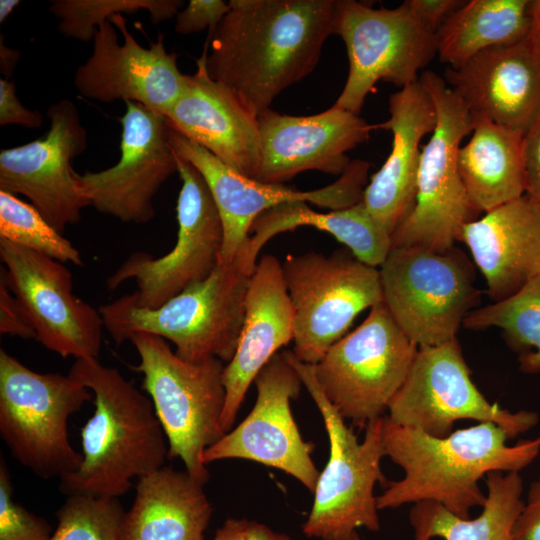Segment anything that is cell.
<instances>
[{
  "label": "cell",
  "instance_id": "cell-44",
  "mask_svg": "<svg viewBox=\"0 0 540 540\" xmlns=\"http://www.w3.org/2000/svg\"><path fill=\"white\" fill-rule=\"evenodd\" d=\"M247 519L229 518L217 530L212 540H245Z\"/></svg>",
  "mask_w": 540,
  "mask_h": 540
},
{
  "label": "cell",
  "instance_id": "cell-42",
  "mask_svg": "<svg viewBox=\"0 0 540 540\" xmlns=\"http://www.w3.org/2000/svg\"><path fill=\"white\" fill-rule=\"evenodd\" d=\"M515 540H540V470L531 482L514 527Z\"/></svg>",
  "mask_w": 540,
  "mask_h": 540
},
{
  "label": "cell",
  "instance_id": "cell-43",
  "mask_svg": "<svg viewBox=\"0 0 540 540\" xmlns=\"http://www.w3.org/2000/svg\"><path fill=\"white\" fill-rule=\"evenodd\" d=\"M530 27L525 43L540 58V0H530Z\"/></svg>",
  "mask_w": 540,
  "mask_h": 540
},
{
  "label": "cell",
  "instance_id": "cell-12",
  "mask_svg": "<svg viewBox=\"0 0 540 540\" xmlns=\"http://www.w3.org/2000/svg\"><path fill=\"white\" fill-rule=\"evenodd\" d=\"M334 34L345 43L349 69L333 104L359 115L378 81L404 88L437 54L436 35L427 31L405 2L375 9L355 0H336Z\"/></svg>",
  "mask_w": 540,
  "mask_h": 540
},
{
  "label": "cell",
  "instance_id": "cell-3",
  "mask_svg": "<svg viewBox=\"0 0 540 540\" xmlns=\"http://www.w3.org/2000/svg\"><path fill=\"white\" fill-rule=\"evenodd\" d=\"M69 373L92 392L95 410L81 429L82 463L59 488L66 496L119 498L133 479L165 466L164 431L150 398L117 368L80 358Z\"/></svg>",
  "mask_w": 540,
  "mask_h": 540
},
{
  "label": "cell",
  "instance_id": "cell-10",
  "mask_svg": "<svg viewBox=\"0 0 540 540\" xmlns=\"http://www.w3.org/2000/svg\"><path fill=\"white\" fill-rule=\"evenodd\" d=\"M282 272L294 316L292 353L304 363L315 365L362 311L382 302L379 268L346 247L328 256L289 254Z\"/></svg>",
  "mask_w": 540,
  "mask_h": 540
},
{
  "label": "cell",
  "instance_id": "cell-8",
  "mask_svg": "<svg viewBox=\"0 0 540 540\" xmlns=\"http://www.w3.org/2000/svg\"><path fill=\"white\" fill-rule=\"evenodd\" d=\"M92 397L71 373H40L0 349V435L12 456L42 479L62 478L82 463L68 420Z\"/></svg>",
  "mask_w": 540,
  "mask_h": 540
},
{
  "label": "cell",
  "instance_id": "cell-5",
  "mask_svg": "<svg viewBox=\"0 0 540 540\" xmlns=\"http://www.w3.org/2000/svg\"><path fill=\"white\" fill-rule=\"evenodd\" d=\"M285 352L316 404L329 440V459L319 473L303 533L322 540H361L356 529H380L374 488L377 483L386 486L389 482L381 469L385 457L383 417L365 426L364 439L360 442L322 392L314 365L300 361L292 351Z\"/></svg>",
  "mask_w": 540,
  "mask_h": 540
},
{
  "label": "cell",
  "instance_id": "cell-33",
  "mask_svg": "<svg viewBox=\"0 0 540 540\" xmlns=\"http://www.w3.org/2000/svg\"><path fill=\"white\" fill-rule=\"evenodd\" d=\"M182 0H53L50 13L59 20L58 31L66 38L90 42L99 25L117 14L149 12L154 24L176 16Z\"/></svg>",
  "mask_w": 540,
  "mask_h": 540
},
{
  "label": "cell",
  "instance_id": "cell-9",
  "mask_svg": "<svg viewBox=\"0 0 540 540\" xmlns=\"http://www.w3.org/2000/svg\"><path fill=\"white\" fill-rule=\"evenodd\" d=\"M379 273L383 304L418 347L456 339L465 317L480 303L473 263L456 246L442 252L391 248Z\"/></svg>",
  "mask_w": 540,
  "mask_h": 540
},
{
  "label": "cell",
  "instance_id": "cell-47",
  "mask_svg": "<svg viewBox=\"0 0 540 540\" xmlns=\"http://www.w3.org/2000/svg\"><path fill=\"white\" fill-rule=\"evenodd\" d=\"M20 3L19 0H0V23L5 22Z\"/></svg>",
  "mask_w": 540,
  "mask_h": 540
},
{
  "label": "cell",
  "instance_id": "cell-24",
  "mask_svg": "<svg viewBox=\"0 0 540 540\" xmlns=\"http://www.w3.org/2000/svg\"><path fill=\"white\" fill-rule=\"evenodd\" d=\"M443 78L473 116L524 134L540 114V58L525 41L485 50Z\"/></svg>",
  "mask_w": 540,
  "mask_h": 540
},
{
  "label": "cell",
  "instance_id": "cell-30",
  "mask_svg": "<svg viewBox=\"0 0 540 540\" xmlns=\"http://www.w3.org/2000/svg\"><path fill=\"white\" fill-rule=\"evenodd\" d=\"M486 500L474 519L461 518L435 501H420L410 509L414 540H515L514 527L523 506L519 472L492 471L485 475Z\"/></svg>",
  "mask_w": 540,
  "mask_h": 540
},
{
  "label": "cell",
  "instance_id": "cell-4",
  "mask_svg": "<svg viewBox=\"0 0 540 540\" xmlns=\"http://www.w3.org/2000/svg\"><path fill=\"white\" fill-rule=\"evenodd\" d=\"M251 275L236 261L219 263L206 279L158 308L140 307L127 294L98 311L117 344L146 332L173 343L175 353L184 360L217 358L228 363L240 338Z\"/></svg>",
  "mask_w": 540,
  "mask_h": 540
},
{
  "label": "cell",
  "instance_id": "cell-23",
  "mask_svg": "<svg viewBox=\"0 0 540 540\" xmlns=\"http://www.w3.org/2000/svg\"><path fill=\"white\" fill-rule=\"evenodd\" d=\"M293 336V308L282 263L273 255H263L250 277L237 348L223 370L226 400L221 426L225 433L233 428L257 374L282 347L293 341Z\"/></svg>",
  "mask_w": 540,
  "mask_h": 540
},
{
  "label": "cell",
  "instance_id": "cell-19",
  "mask_svg": "<svg viewBox=\"0 0 540 540\" xmlns=\"http://www.w3.org/2000/svg\"><path fill=\"white\" fill-rule=\"evenodd\" d=\"M92 53L73 77L78 94L102 103L135 102L165 115L181 96L187 75L168 52L159 34L149 48L129 32L123 14L114 15L95 31Z\"/></svg>",
  "mask_w": 540,
  "mask_h": 540
},
{
  "label": "cell",
  "instance_id": "cell-11",
  "mask_svg": "<svg viewBox=\"0 0 540 540\" xmlns=\"http://www.w3.org/2000/svg\"><path fill=\"white\" fill-rule=\"evenodd\" d=\"M383 302L314 365L317 382L344 419L360 428L383 417L417 354Z\"/></svg>",
  "mask_w": 540,
  "mask_h": 540
},
{
  "label": "cell",
  "instance_id": "cell-6",
  "mask_svg": "<svg viewBox=\"0 0 540 540\" xmlns=\"http://www.w3.org/2000/svg\"><path fill=\"white\" fill-rule=\"evenodd\" d=\"M129 341L139 356L135 370L143 374L142 387L167 439L168 457L181 459L185 470L205 484L204 452L225 435L223 361L184 360L167 340L146 332L134 333Z\"/></svg>",
  "mask_w": 540,
  "mask_h": 540
},
{
  "label": "cell",
  "instance_id": "cell-27",
  "mask_svg": "<svg viewBox=\"0 0 540 540\" xmlns=\"http://www.w3.org/2000/svg\"><path fill=\"white\" fill-rule=\"evenodd\" d=\"M122 540H204L213 510L204 484L168 466L137 480Z\"/></svg>",
  "mask_w": 540,
  "mask_h": 540
},
{
  "label": "cell",
  "instance_id": "cell-22",
  "mask_svg": "<svg viewBox=\"0 0 540 540\" xmlns=\"http://www.w3.org/2000/svg\"><path fill=\"white\" fill-rule=\"evenodd\" d=\"M207 50L206 41L196 72L187 75L181 96L164 116L172 129L232 170L256 180L261 161L258 116L230 88L209 76Z\"/></svg>",
  "mask_w": 540,
  "mask_h": 540
},
{
  "label": "cell",
  "instance_id": "cell-14",
  "mask_svg": "<svg viewBox=\"0 0 540 540\" xmlns=\"http://www.w3.org/2000/svg\"><path fill=\"white\" fill-rule=\"evenodd\" d=\"M175 153V152H174ZM176 155V154H175ZM181 188L177 198V240L161 257L134 252L107 278L109 289L135 280L130 294L136 305L154 309L193 283L206 279L219 264L223 225L200 172L176 155Z\"/></svg>",
  "mask_w": 540,
  "mask_h": 540
},
{
  "label": "cell",
  "instance_id": "cell-21",
  "mask_svg": "<svg viewBox=\"0 0 540 540\" xmlns=\"http://www.w3.org/2000/svg\"><path fill=\"white\" fill-rule=\"evenodd\" d=\"M261 161L257 181L284 184L317 170L340 176L352 160L347 152L375 130L359 115L334 105L318 114L294 116L267 109L258 115Z\"/></svg>",
  "mask_w": 540,
  "mask_h": 540
},
{
  "label": "cell",
  "instance_id": "cell-46",
  "mask_svg": "<svg viewBox=\"0 0 540 540\" xmlns=\"http://www.w3.org/2000/svg\"><path fill=\"white\" fill-rule=\"evenodd\" d=\"M20 58V52L7 47L2 41L0 44L1 72L8 79Z\"/></svg>",
  "mask_w": 540,
  "mask_h": 540
},
{
  "label": "cell",
  "instance_id": "cell-36",
  "mask_svg": "<svg viewBox=\"0 0 540 540\" xmlns=\"http://www.w3.org/2000/svg\"><path fill=\"white\" fill-rule=\"evenodd\" d=\"M13 483L0 457V540H50L54 531L42 517L28 511L13 497Z\"/></svg>",
  "mask_w": 540,
  "mask_h": 540
},
{
  "label": "cell",
  "instance_id": "cell-2",
  "mask_svg": "<svg viewBox=\"0 0 540 540\" xmlns=\"http://www.w3.org/2000/svg\"><path fill=\"white\" fill-rule=\"evenodd\" d=\"M508 440L506 432L492 422H479L439 438L383 416L385 456L404 476L389 481L376 496L378 510L429 500L461 518H470V510L485 503L479 481L486 474L520 473L540 453V436L514 445H508Z\"/></svg>",
  "mask_w": 540,
  "mask_h": 540
},
{
  "label": "cell",
  "instance_id": "cell-29",
  "mask_svg": "<svg viewBox=\"0 0 540 540\" xmlns=\"http://www.w3.org/2000/svg\"><path fill=\"white\" fill-rule=\"evenodd\" d=\"M523 136L522 132L473 116L471 137L458 150L457 167L480 215L525 195Z\"/></svg>",
  "mask_w": 540,
  "mask_h": 540
},
{
  "label": "cell",
  "instance_id": "cell-26",
  "mask_svg": "<svg viewBox=\"0 0 540 540\" xmlns=\"http://www.w3.org/2000/svg\"><path fill=\"white\" fill-rule=\"evenodd\" d=\"M459 242L469 249L493 302L540 275V207L528 196L509 201L467 224Z\"/></svg>",
  "mask_w": 540,
  "mask_h": 540
},
{
  "label": "cell",
  "instance_id": "cell-16",
  "mask_svg": "<svg viewBox=\"0 0 540 540\" xmlns=\"http://www.w3.org/2000/svg\"><path fill=\"white\" fill-rule=\"evenodd\" d=\"M0 277L15 295L35 339L63 358H98L104 324L98 311L72 291L61 262L0 238Z\"/></svg>",
  "mask_w": 540,
  "mask_h": 540
},
{
  "label": "cell",
  "instance_id": "cell-28",
  "mask_svg": "<svg viewBox=\"0 0 540 540\" xmlns=\"http://www.w3.org/2000/svg\"><path fill=\"white\" fill-rule=\"evenodd\" d=\"M301 226L314 227L331 234L357 259L377 268L392 248L391 235L373 219L362 201L327 213L316 212L306 202H287L265 211L253 222L250 229L253 235L234 260L252 274L259 252L271 238Z\"/></svg>",
  "mask_w": 540,
  "mask_h": 540
},
{
  "label": "cell",
  "instance_id": "cell-17",
  "mask_svg": "<svg viewBox=\"0 0 540 540\" xmlns=\"http://www.w3.org/2000/svg\"><path fill=\"white\" fill-rule=\"evenodd\" d=\"M46 135L0 151V190L23 195L60 233L81 219L90 206L72 168L88 145L79 111L69 99L47 109Z\"/></svg>",
  "mask_w": 540,
  "mask_h": 540
},
{
  "label": "cell",
  "instance_id": "cell-38",
  "mask_svg": "<svg viewBox=\"0 0 540 540\" xmlns=\"http://www.w3.org/2000/svg\"><path fill=\"white\" fill-rule=\"evenodd\" d=\"M0 332L22 339L35 338V331L23 307L0 277Z\"/></svg>",
  "mask_w": 540,
  "mask_h": 540
},
{
  "label": "cell",
  "instance_id": "cell-7",
  "mask_svg": "<svg viewBox=\"0 0 540 540\" xmlns=\"http://www.w3.org/2000/svg\"><path fill=\"white\" fill-rule=\"evenodd\" d=\"M419 81L434 103L437 122L422 147L414 206L392 233L391 242L392 248L442 252L454 247L463 228L480 216L457 167V153L472 132L473 116L443 77L427 70Z\"/></svg>",
  "mask_w": 540,
  "mask_h": 540
},
{
  "label": "cell",
  "instance_id": "cell-15",
  "mask_svg": "<svg viewBox=\"0 0 540 540\" xmlns=\"http://www.w3.org/2000/svg\"><path fill=\"white\" fill-rule=\"evenodd\" d=\"M169 143L177 156L204 178L223 225L219 263L230 264L249 238L253 222L265 211L287 202H306L331 210L362 201L370 163L352 160L339 178L323 188L300 191L284 184H266L232 170L205 148L169 127Z\"/></svg>",
  "mask_w": 540,
  "mask_h": 540
},
{
  "label": "cell",
  "instance_id": "cell-34",
  "mask_svg": "<svg viewBox=\"0 0 540 540\" xmlns=\"http://www.w3.org/2000/svg\"><path fill=\"white\" fill-rule=\"evenodd\" d=\"M0 238L61 263L82 266L79 250L31 204L0 190Z\"/></svg>",
  "mask_w": 540,
  "mask_h": 540
},
{
  "label": "cell",
  "instance_id": "cell-18",
  "mask_svg": "<svg viewBox=\"0 0 540 540\" xmlns=\"http://www.w3.org/2000/svg\"><path fill=\"white\" fill-rule=\"evenodd\" d=\"M256 402L235 428L206 449L205 465L223 459H246L277 468L314 492L319 471L312 460L314 445L304 441L290 401L303 385L285 350L275 354L254 380Z\"/></svg>",
  "mask_w": 540,
  "mask_h": 540
},
{
  "label": "cell",
  "instance_id": "cell-1",
  "mask_svg": "<svg viewBox=\"0 0 540 540\" xmlns=\"http://www.w3.org/2000/svg\"><path fill=\"white\" fill-rule=\"evenodd\" d=\"M209 32V76L255 115L309 75L334 34L336 0H231Z\"/></svg>",
  "mask_w": 540,
  "mask_h": 540
},
{
  "label": "cell",
  "instance_id": "cell-37",
  "mask_svg": "<svg viewBox=\"0 0 540 540\" xmlns=\"http://www.w3.org/2000/svg\"><path fill=\"white\" fill-rule=\"evenodd\" d=\"M230 9L223 0H190L176 15L175 32L188 35L207 28L212 32Z\"/></svg>",
  "mask_w": 540,
  "mask_h": 540
},
{
  "label": "cell",
  "instance_id": "cell-40",
  "mask_svg": "<svg viewBox=\"0 0 540 540\" xmlns=\"http://www.w3.org/2000/svg\"><path fill=\"white\" fill-rule=\"evenodd\" d=\"M523 161L525 195L540 207V114L524 133Z\"/></svg>",
  "mask_w": 540,
  "mask_h": 540
},
{
  "label": "cell",
  "instance_id": "cell-35",
  "mask_svg": "<svg viewBox=\"0 0 540 540\" xmlns=\"http://www.w3.org/2000/svg\"><path fill=\"white\" fill-rule=\"evenodd\" d=\"M125 512L119 498L67 496L50 540H122Z\"/></svg>",
  "mask_w": 540,
  "mask_h": 540
},
{
  "label": "cell",
  "instance_id": "cell-13",
  "mask_svg": "<svg viewBox=\"0 0 540 540\" xmlns=\"http://www.w3.org/2000/svg\"><path fill=\"white\" fill-rule=\"evenodd\" d=\"M387 417L434 437H446L458 420L492 422L514 439L535 427L534 411L511 412L489 402L471 379L457 340L418 347L408 375L388 406Z\"/></svg>",
  "mask_w": 540,
  "mask_h": 540
},
{
  "label": "cell",
  "instance_id": "cell-39",
  "mask_svg": "<svg viewBox=\"0 0 540 540\" xmlns=\"http://www.w3.org/2000/svg\"><path fill=\"white\" fill-rule=\"evenodd\" d=\"M43 115L26 108L16 95L14 81L0 79V125H19L26 128H39Z\"/></svg>",
  "mask_w": 540,
  "mask_h": 540
},
{
  "label": "cell",
  "instance_id": "cell-25",
  "mask_svg": "<svg viewBox=\"0 0 540 540\" xmlns=\"http://www.w3.org/2000/svg\"><path fill=\"white\" fill-rule=\"evenodd\" d=\"M390 117L375 129L392 133V148L381 168L367 183L362 202L373 219L390 235L411 212L416 194L422 138L437 122L434 103L420 81L389 98Z\"/></svg>",
  "mask_w": 540,
  "mask_h": 540
},
{
  "label": "cell",
  "instance_id": "cell-31",
  "mask_svg": "<svg viewBox=\"0 0 540 540\" xmlns=\"http://www.w3.org/2000/svg\"><path fill=\"white\" fill-rule=\"evenodd\" d=\"M530 0H470L454 11L436 32L437 55L458 68L477 54L525 41Z\"/></svg>",
  "mask_w": 540,
  "mask_h": 540
},
{
  "label": "cell",
  "instance_id": "cell-32",
  "mask_svg": "<svg viewBox=\"0 0 540 540\" xmlns=\"http://www.w3.org/2000/svg\"><path fill=\"white\" fill-rule=\"evenodd\" d=\"M471 330L499 328L526 374L540 372V275L515 294L475 308L464 319Z\"/></svg>",
  "mask_w": 540,
  "mask_h": 540
},
{
  "label": "cell",
  "instance_id": "cell-41",
  "mask_svg": "<svg viewBox=\"0 0 540 540\" xmlns=\"http://www.w3.org/2000/svg\"><path fill=\"white\" fill-rule=\"evenodd\" d=\"M413 16L427 31L436 34L445 20L465 1L462 0H406Z\"/></svg>",
  "mask_w": 540,
  "mask_h": 540
},
{
  "label": "cell",
  "instance_id": "cell-45",
  "mask_svg": "<svg viewBox=\"0 0 540 540\" xmlns=\"http://www.w3.org/2000/svg\"><path fill=\"white\" fill-rule=\"evenodd\" d=\"M245 540H290L286 534L274 532L264 524L248 521Z\"/></svg>",
  "mask_w": 540,
  "mask_h": 540
},
{
  "label": "cell",
  "instance_id": "cell-20",
  "mask_svg": "<svg viewBox=\"0 0 540 540\" xmlns=\"http://www.w3.org/2000/svg\"><path fill=\"white\" fill-rule=\"evenodd\" d=\"M119 161L98 172L77 173L84 196L98 212L126 223L143 224L155 215L153 199L177 173L166 117L135 102H125Z\"/></svg>",
  "mask_w": 540,
  "mask_h": 540
}]
</instances>
